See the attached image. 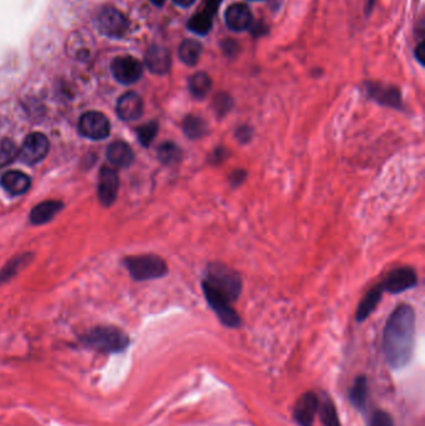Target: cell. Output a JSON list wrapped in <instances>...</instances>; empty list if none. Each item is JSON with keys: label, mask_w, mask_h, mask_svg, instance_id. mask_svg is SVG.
Wrapping results in <instances>:
<instances>
[{"label": "cell", "mask_w": 425, "mask_h": 426, "mask_svg": "<svg viewBox=\"0 0 425 426\" xmlns=\"http://www.w3.org/2000/svg\"><path fill=\"white\" fill-rule=\"evenodd\" d=\"M414 335L415 313L413 307L401 303L390 314L383 334V352L392 369H401L412 359Z\"/></svg>", "instance_id": "6da1fadb"}, {"label": "cell", "mask_w": 425, "mask_h": 426, "mask_svg": "<svg viewBox=\"0 0 425 426\" xmlns=\"http://www.w3.org/2000/svg\"><path fill=\"white\" fill-rule=\"evenodd\" d=\"M203 282L225 296L231 303L237 300L242 292V280L240 274L224 263H210Z\"/></svg>", "instance_id": "7a4b0ae2"}, {"label": "cell", "mask_w": 425, "mask_h": 426, "mask_svg": "<svg viewBox=\"0 0 425 426\" xmlns=\"http://www.w3.org/2000/svg\"><path fill=\"white\" fill-rule=\"evenodd\" d=\"M84 344L101 353H119L128 346V336L115 327H97L83 336Z\"/></svg>", "instance_id": "3957f363"}, {"label": "cell", "mask_w": 425, "mask_h": 426, "mask_svg": "<svg viewBox=\"0 0 425 426\" xmlns=\"http://www.w3.org/2000/svg\"><path fill=\"white\" fill-rule=\"evenodd\" d=\"M125 266L136 280H150L161 278L167 274V264L161 257L155 255L128 257Z\"/></svg>", "instance_id": "277c9868"}, {"label": "cell", "mask_w": 425, "mask_h": 426, "mask_svg": "<svg viewBox=\"0 0 425 426\" xmlns=\"http://www.w3.org/2000/svg\"><path fill=\"white\" fill-rule=\"evenodd\" d=\"M202 289L205 293L207 303L212 308L221 323L228 328H238L241 325V318L232 308L231 302L205 282H202Z\"/></svg>", "instance_id": "5b68a950"}, {"label": "cell", "mask_w": 425, "mask_h": 426, "mask_svg": "<svg viewBox=\"0 0 425 426\" xmlns=\"http://www.w3.org/2000/svg\"><path fill=\"white\" fill-rule=\"evenodd\" d=\"M97 25L99 31L105 37L119 39L128 31V22L122 12L115 8L106 6L97 14Z\"/></svg>", "instance_id": "8992f818"}, {"label": "cell", "mask_w": 425, "mask_h": 426, "mask_svg": "<svg viewBox=\"0 0 425 426\" xmlns=\"http://www.w3.org/2000/svg\"><path fill=\"white\" fill-rule=\"evenodd\" d=\"M418 283V275L412 267H399L393 269L379 284L383 292L398 294L412 289Z\"/></svg>", "instance_id": "52a82bcc"}, {"label": "cell", "mask_w": 425, "mask_h": 426, "mask_svg": "<svg viewBox=\"0 0 425 426\" xmlns=\"http://www.w3.org/2000/svg\"><path fill=\"white\" fill-rule=\"evenodd\" d=\"M79 131L90 140H103L109 137V119L101 112L89 111L80 117Z\"/></svg>", "instance_id": "ba28073f"}, {"label": "cell", "mask_w": 425, "mask_h": 426, "mask_svg": "<svg viewBox=\"0 0 425 426\" xmlns=\"http://www.w3.org/2000/svg\"><path fill=\"white\" fill-rule=\"evenodd\" d=\"M48 137L43 134H31L26 136L22 148L19 150L18 159L26 164H35L45 159L49 153Z\"/></svg>", "instance_id": "9c48e42d"}, {"label": "cell", "mask_w": 425, "mask_h": 426, "mask_svg": "<svg viewBox=\"0 0 425 426\" xmlns=\"http://www.w3.org/2000/svg\"><path fill=\"white\" fill-rule=\"evenodd\" d=\"M111 73L119 83L130 85L142 76V65L133 56H119L111 62Z\"/></svg>", "instance_id": "30bf717a"}, {"label": "cell", "mask_w": 425, "mask_h": 426, "mask_svg": "<svg viewBox=\"0 0 425 426\" xmlns=\"http://www.w3.org/2000/svg\"><path fill=\"white\" fill-rule=\"evenodd\" d=\"M120 181L115 170L103 166L99 175V186H97V196L100 203L103 206H111L116 200L119 192Z\"/></svg>", "instance_id": "8fae6325"}, {"label": "cell", "mask_w": 425, "mask_h": 426, "mask_svg": "<svg viewBox=\"0 0 425 426\" xmlns=\"http://www.w3.org/2000/svg\"><path fill=\"white\" fill-rule=\"evenodd\" d=\"M318 407H319L318 396L312 391L304 393L303 395L298 399L293 410V416L294 420L297 421L298 425L313 426Z\"/></svg>", "instance_id": "7c38bea8"}, {"label": "cell", "mask_w": 425, "mask_h": 426, "mask_svg": "<svg viewBox=\"0 0 425 426\" xmlns=\"http://www.w3.org/2000/svg\"><path fill=\"white\" fill-rule=\"evenodd\" d=\"M117 115L124 121H135L140 119L144 111L142 99L136 92H126L119 99L116 105Z\"/></svg>", "instance_id": "4fadbf2b"}, {"label": "cell", "mask_w": 425, "mask_h": 426, "mask_svg": "<svg viewBox=\"0 0 425 426\" xmlns=\"http://www.w3.org/2000/svg\"><path fill=\"white\" fill-rule=\"evenodd\" d=\"M145 64L151 73L164 75L170 70L171 67L169 50L160 45H153L146 53Z\"/></svg>", "instance_id": "5bb4252c"}, {"label": "cell", "mask_w": 425, "mask_h": 426, "mask_svg": "<svg viewBox=\"0 0 425 426\" xmlns=\"http://www.w3.org/2000/svg\"><path fill=\"white\" fill-rule=\"evenodd\" d=\"M225 20L231 31H246L252 24V14L244 4H233L226 10Z\"/></svg>", "instance_id": "9a60e30c"}, {"label": "cell", "mask_w": 425, "mask_h": 426, "mask_svg": "<svg viewBox=\"0 0 425 426\" xmlns=\"http://www.w3.org/2000/svg\"><path fill=\"white\" fill-rule=\"evenodd\" d=\"M0 183L3 189H6L8 194L12 196L24 195L31 189V181L28 175L20 171H9L6 172L1 178Z\"/></svg>", "instance_id": "2e32d148"}, {"label": "cell", "mask_w": 425, "mask_h": 426, "mask_svg": "<svg viewBox=\"0 0 425 426\" xmlns=\"http://www.w3.org/2000/svg\"><path fill=\"white\" fill-rule=\"evenodd\" d=\"M106 157L109 160L110 164H114L116 167L125 169V167H128L130 164H133L134 153L126 142L115 141L114 144H111L108 147Z\"/></svg>", "instance_id": "e0dca14e"}, {"label": "cell", "mask_w": 425, "mask_h": 426, "mask_svg": "<svg viewBox=\"0 0 425 426\" xmlns=\"http://www.w3.org/2000/svg\"><path fill=\"white\" fill-rule=\"evenodd\" d=\"M368 92H369L372 98L378 101L379 104L387 105V106L394 108V109L401 108V94H399L397 87H393V86L388 87V86L373 84L368 87Z\"/></svg>", "instance_id": "ac0fdd59"}, {"label": "cell", "mask_w": 425, "mask_h": 426, "mask_svg": "<svg viewBox=\"0 0 425 426\" xmlns=\"http://www.w3.org/2000/svg\"><path fill=\"white\" fill-rule=\"evenodd\" d=\"M382 294L383 289L381 286L373 287L371 291L365 294V298L360 300L357 312H356L357 322H363L371 316L373 312L376 311V308L382 299Z\"/></svg>", "instance_id": "d6986e66"}, {"label": "cell", "mask_w": 425, "mask_h": 426, "mask_svg": "<svg viewBox=\"0 0 425 426\" xmlns=\"http://www.w3.org/2000/svg\"><path fill=\"white\" fill-rule=\"evenodd\" d=\"M62 210V203L59 201H45L39 203L38 206L31 210V223L34 225H44L49 222L50 219H54L58 213Z\"/></svg>", "instance_id": "ffe728a7"}, {"label": "cell", "mask_w": 425, "mask_h": 426, "mask_svg": "<svg viewBox=\"0 0 425 426\" xmlns=\"http://www.w3.org/2000/svg\"><path fill=\"white\" fill-rule=\"evenodd\" d=\"M367 398H368V382L367 377L360 375L353 383L349 391V400L354 408L363 411L367 405Z\"/></svg>", "instance_id": "44dd1931"}, {"label": "cell", "mask_w": 425, "mask_h": 426, "mask_svg": "<svg viewBox=\"0 0 425 426\" xmlns=\"http://www.w3.org/2000/svg\"><path fill=\"white\" fill-rule=\"evenodd\" d=\"M183 130L191 140H199L208 131L206 121L200 116L196 115H188L183 119Z\"/></svg>", "instance_id": "7402d4cb"}, {"label": "cell", "mask_w": 425, "mask_h": 426, "mask_svg": "<svg viewBox=\"0 0 425 426\" xmlns=\"http://www.w3.org/2000/svg\"><path fill=\"white\" fill-rule=\"evenodd\" d=\"M201 53H202V45L194 39L183 40V44L180 45V49H178L180 59L190 67L197 64V61L200 59Z\"/></svg>", "instance_id": "603a6c76"}, {"label": "cell", "mask_w": 425, "mask_h": 426, "mask_svg": "<svg viewBox=\"0 0 425 426\" xmlns=\"http://www.w3.org/2000/svg\"><path fill=\"white\" fill-rule=\"evenodd\" d=\"M212 87V81L206 73H196L190 78L189 89L192 96L203 99Z\"/></svg>", "instance_id": "cb8c5ba5"}, {"label": "cell", "mask_w": 425, "mask_h": 426, "mask_svg": "<svg viewBox=\"0 0 425 426\" xmlns=\"http://www.w3.org/2000/svg\"><path fill=\"white\" fill-rule=\"evenodd\" d=\"M183 150L174 142H164L158 148V159L164 164H176L183 160Z\"/></svg>", "instance_id": "d4e9b609"}, {"label": "cell", "mask_w": 425, "mask_h": 426, "mask_svg": "<svg viewBox=\"0 0 425 426\" xmlns=\"http://www.w3.org/2000/svg\"><path fill=\"white\" fill-rule=\"evenodd\" d=\"M318 409H319V416H321L323 426H342L340 416L337 413V408L334 402L331 400V398L324 396L322 402H319Z\"/></svg>", "instance_id": "484cf974"}, {"label": "cell", "mask_w": 425, "mask_h": 426, "mask_svg": "<svg viewBox=\"0 0 425 426\" xmlns=\"http://www.w3.org/2000/svg\"><path fill=\"white\" fill-rule=\"evenodd\" d=\"M212 17L207 15L206 12H199L190 19L188 23V28L192 33H196L199 35H206L212 28Z\"/></svg>", "instance_id": "4316f807"}, {"label": "cell", "mask_w": 425, "mask_h": 426, "mask_svg": "<svg viewBox=\"0 0 425 426\" xmlns=\"http://www.w3.org/2000/svg\"><path fill=\"white\" fill-rule=\"evenodd\" d=\"M18 147L12 140L0 141V167L12 164L14 160L18 159Z\"/></svg>", "instance_id": "83f0119b"}, {"label": "cell", "mask_w": 425, "mask_h": 426, "mask_svg": "<svg viewBox=\"0 0 425 426\" xmlns=\"http://www.w3.org/2000/svg\"><path fill=\"white\" fill-rule=\"evenodd\" d=\"M158 131V123L156 121H150L138 128V139L141 142L142 146H150L152 141L155 140Z\"/></svg>", "instance_id": "f1b7e54d"}, {"label": "cell", "mask_w": 425, "mask_h": 426, "mask_svg": "<svg viewBox=\"0 0 425 426\" xmlns=\"http://www.w3.org/2000/svg\"><path fill=\"white\" fill-rule=\"evenodd\" d=\"M233 106L231 96L225 92H221L217 96H215L212 101V108L216 115L225 116Z\"/></svg>", "instance_id": "f546056e"}, {"label": "cell", "mask_w": 425, "mask_h": 426, "mask_svg": "<svg viewBox=\"0 0 425 426\" xmlns=\"http://www.w3.org/2000/svg\"><path fill=\"white\" fill-rule=\"evenodd\" d=\"M369 426H394V421L387 411L377 410L374 414L372 415Z\"/></svg>", "instance_id": "4dcf8cb0"}, {"label": "cell", "mask_w": 425, "mask_h": 426, "mask_svg": "<svg viewBox=\"0 0 425 426\" xmlns=\"http://www.w3.org/2000/svg\"><path fill=\"white\" fill-rule=\"evenodd\" d=\"M235 136H236L237 140L241 141V142L244 144V142H249L252 139L253 130L247 126V125H243V126H240V128H237Z\"/></svg>", "instance_id": "1f68e13d"}, {"label": "cell", "mask_w": 425, "mask_h": 426, "mask_svg": "<svg viewBox=\"0 0 425 426\" xmlns=\"http://www.w3.org/2000/svg\"><path fill=\"white\" fill-rule=\"evenodd\" d=\"M247 178V172L244 170H236L232 172L231 177H230V182H231L233 187H237L240 185H242L244 182V180Z\"/></svg>", "instance_id": "d6a6232c"}, {"label": "cell", "mask_w": 425, "mask_h": 426, "mask_svg": "<svg viewBox=\"0 0 425 426\" xmlns=\"http://www.w3.org/2000/svg\"><path fill=\"white\" fill-rule=\"evenodd\" d=\"M221 3H222V0H206L203 12H206L207 15L212 17L219 10Z\"/></svg>", "instance_id": "836d02e7"}, {"label": "cell", "mask_w": 425, "mask_h": 426, "mask_svg": "<svg viewBox=\"0 0 425 426\" xmlns=\"http://www.w3.org/2000/svg\"><path fill=\"white\" fill-rule=\"evenodd\" d=\"M226 153H227L226 148H224V147H217V148L213 151L212 155H211V161H212L213 164H219V162L226 159V156H227Z\"/></svg>", "instance_id": "e575fe53"}, {"label": "cell", "mask_w": 425, "mask_h": 426, "mask_svg": "<svg viewBox=\"0 0 425 426\" xmlns=\"http://www.w3.org/2000/svg\"><path fill=\"white\" fill-rule=\"evenodd\" d=\"M415 56L419 60L420 64H424L425 59V46L424 43H420L418 48L415 49Z\"/></svg>", "instance_id": "d590c367"}, {"label": "cell", "mask_w": 425, "mask_h": 426, "mask_svg": "<svg viewBox=\"0 0 425 426\" xmlns=\"http://www.w3.org/2000/svg\"><path fill=\"white\" fill-rule=\"evenodd\" d=\"M174 1L176 3L177 6H183V8H188L194 3V0H174Z\"/></svg>", "instance_id": "8d00e7d4"}, {"label": "cell", "mask_w": 425, "mask_h": 426, "mask_svg": "<svg viewBox=\"0 0 425 426\" xmlns=\"http://www.w3.org/2000/svg\"><path fill=\"white\" fill-rule=\"evenodd\" d=\"M150 1L156 6H162L165 4V0H150Z\"/></svg>", "instance_id": "74e56055"}, {"label": "cell", "mask_w": 425, "mask_h": 426, "mask_svg": "<svg viewBox=\"0 0 425 426\" xmlns=\"http://www.w3.org/2000/svg\"><path fill=\"white\" fill-rule=\"evenodd\" d=\"M251 1H260V0H251Z\"/></svg>", "instance_id": "f35d334b"}]
</instances>
